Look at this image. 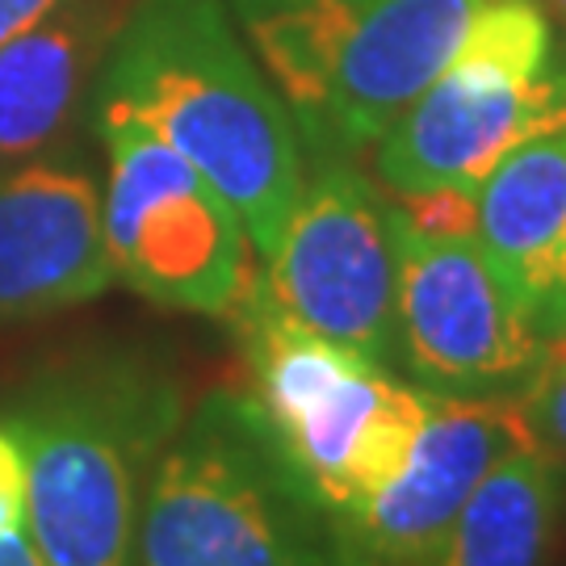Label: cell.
<instances>
[{"instance_id": "5bb4252c", "label": "cell", "mask_w": 566, "mask_h": 566, "mask_svg": "<svg viewBox=\"0 0 566 566\" xmlns=\"http://www.w3.org/2000/svg\"><path fill=\"white\" fill-rule=\"evenodd\" d=\"M563 521V462L537 437L491 465L432 566H546Z\"/></svg>"}, {"instance_id": "8fae6325", "label": "cell", "mask_w": 566, "mask_h": 566, "mask_svg": "<svg viewBox=\"0 0 566 566\" xmlns=\"http://www.w3.org/2000/svg\"><path fill=\"white\" fill-rule=\"evenodd\" d=\"M114 282L102 189L81 164L0 168V324L81 306Z\"/></svg>"}, {"instance_id": "2e32d148", "label": "cell", "mask_w": 566, "mask_h": 566, "mask_svg": "<svg viewBox=\"0 0 566 566\" xmlns=\"http://www.w3.org/2000/svg\"><path fill=\"white\" fill-rule=\"evenodd\" d=\"M25 528V449L18 428L0 416V537Z\"/></svg>"}, {"instance_id": "d6986e66", "label": "cell", "mask_w": 566, "mask_h": 566, "mask_svg": "<svg viewBox=\"0 0 566 566\" xmlns=\"http://www.w3.org/2000/svg\"><path fill=\"white\" fill-rule=\"evenodd\" d=\"M549 4H554V9H558V13L566 18V0H549Z\"/></svg>"}, {"instance_id": "277c9868", "label": "cell", "mask_w": 566, "mask_h": 566, "mask_svg": "<svg viewBox=\"0 0 566 566\" xmlns=\"http://www.w3.org/2000/svg\"><path fill=\"white\" fill-rule=\"evenodd\" d=\"M315 156H357L458 55L479 0H231Z\"/></svg>"}, {"instance_id": "4fadbf2b", "label": "cell", "mask_w": 566, "mask_h": 566, "mask_svg": "<svg viewBox=\"0 0 566 566\" xmlns=\"http://www.w3.org/2000/svg\"><path fill=\"white\" fill-rule=\"evenodd\" d=\"M109 0H63L0 46V168L51 147L114 39Z\"/></svg>"}, {"instance_id": "ac0fdd59", "label": "cell", "mask_w": 566, "mask_h": 566, "mask_svg": "<svg viewBox=\"0 0 566 566\" xmlns=\"http://www.w3.org/2000/svg\"><path fill=\"white\" fill-rule=\"evenodd\" d=\"M0 566H42L39 549H34L25 528H13V533L0 537Z\"/></svg>"}, {"instance_id": "6da1fadb", "label": "cell", "mask_w": 566, "mask_h": 566, "mask_svg": "<svg viewBox=\"0 0 566 566\" xmlns=\"http://www.w3.org/2000/svg\"><path fill=\"white\" fill-rule=\"evenodd\" d=\"M97 109H126L235 206L256 256L306 177L303 135L219 0H135L102 55Z\"/></svg>"}, {"instance_id": "e0dca14e", "label": "cell", "mask_w": 566, "mask_h": 566, "mask_svg": "<svg viewBox=\"0 0 566 566\" xmlns=\"http://www.w3.org/2000/svg\"><path fill=\"white\" fill-rule=\"evenodd\" d=\"M63 0H0V46L25 34L30 25H39L51 9H60Z\"/></svg>"}, {"instance_id": "30bf717a", "label": "cell", "mask_w": 566, "mask_h": 566, "mask_svg": "<svg viewBox=\"0 0 566 566\" xmlns=\"http://www.w3.org/2000/svg\"><path fill=\"white\" fill-rule=\"evenodd\" d=\"M533 441L516 395H424L403 474L340 521L357 566H432L491 465Z\"/></svg>"}, {"instance_id": "7c38bea8", "label": "cell", "mask_w": 566, "mask_h": 566, "mask_svg": "<svg viewBox=\"0 0 566 566\" xmlns=\"http://www.w3.org/2000/svg\"><path fill=\"white\" fill-rule=\"evenodd\" d=\"M470 235L537 332H566V126L491 168L474 189Z\"/></svg>"}, {"instance_id": "3957f363", "label": "cell", "mask_w": 566, "mask_h": 566, "mask_svg": "<svg viewBox=\"0 0 566 566\" xmlns=\"http://www.w3.org/2000/svg\"><path fill=\"white\" fill-rule=\"evenodd\" d=\"M139 566H357L336 512L294 474L252 395L214 390L147 483Z\"/></svg>"}, {"instance_id": "9c48e42d", "label": "cell", "mask_w": 566, "mask_h": 566, "mask_svg": "<svg viewBox=\"0 0 566 566\" xmlns=\"http://www.w3.org/2000/svg\"><path fill=\"white\" fill-rule=\"evenodd\" d=\"M399 290L395 357L424 390L507 395L537 365L546 336L512 298L470 231H424L395 206Z\"/></svg>"}, {"instance_id": "5b68a950", "label": "cell", "mask_w": 566, "mask_h": 566, "mask_svg": "<svg viewBox=\"0 0 566 566\" xmlns=\"http://www.w3.org/2000/svg\"><path fill=\"white\" fill-rule=\"evenodd\" d=\"M231 315L252 369V403L336 521L403 474L424 420V386L399 382L382 361L290 319L256 277Z\"/></svg>"}, {"instance_id": "ba28073f", "label": "cell", "mask_w": 566, "mask_h": 566, "mask_svg": "<svg viewBox=\"0 0 566 566\" xmlns=\"http://www.w3.org/2000/svg\"><path fill=\"white\" fill-rule=\"evenodd\" d=\"M566 126V67L495 51L465 30L458 55L374 143L378 181L399 198L474 193L521 143Z\"/></svg>"}, {"instance_id": "9a60e30c", "label": "cell", "mask_w": 566, "mask_h": 566, "mask_svg": "<svg viewBox=\"0 0 566 566\" xmlns=\"http://www.w3.org/2000/svg\"><path fill=\"white\" fill-rule=\"evenodd\" d=\"M528 428L542 446L566 465V332L546 336V348L516 390Z\"/></svg>"}, {"instance_id": "8992f818", "label": "cell", "mask_w": 566, "mask_h": 566, "mask_svg": "<svg viewBox=\"0 0 566 566\" xmlns=\"http://www.w3.org/2000/svg\"><path fill=\"white\" fill-rule=\"evenodd\" d=\"M102 219L114 277L147 303L231 315L252 285V240L235 206L126 109H97Z\"/></svg>"}, {"instance_id": "7a4b0ae2", "label": "cell", "mask_w": 566, "mask_h": 566, "mask_svg": "<svg viewBox=\"0 0 566 566\" xmlns=\"http://www.w3.org/2000/svg\"><path fill=\"white\" fill-rule=\"evenodd\" d=\"M4 420L42 566H139L147 483L185 420L177 386L139 361H84L39 378Z\"/></svg>"}, {"instance_id": "52a82bcc", "label": "cell", "mask_w": 566, "mask_h": 566, "mask_svg": "<svg viewBox=\"0 0 566 566\" xmlns=\"http://www.w3.org/2000/svg\"><path fill=\"white\" fill-rule=\"evenodd\" d=\"M256 282L290 319L386 365L399 290L395 206L348 156H315Z\"/></svg>"}]
</instances>
